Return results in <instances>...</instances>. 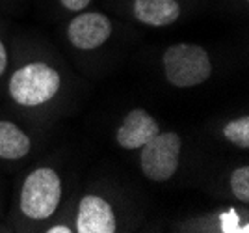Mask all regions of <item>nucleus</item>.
<instances>
[{
	"label": "nucleus",
	"instance_id": "obj_4",
	"mask_svg": "<svg viewBox=\"0 0 249 233\" xmlns=\"http://www.w3.org/2000/svg\"><path fill=\"white\" fill-rule=\"evenodd\" d=\"M140 149V166L143 175L155 183H164L171 179L178 170L182 138L173 131L158 133Z\"/></svg>",
	"mask_w": 249,
	"mask_h": 233
},
{
	"label": "nucleus",
	"instance_id": "obj_9",
	"mask_svg": "<svg viewBox=\"0 0 249 233\" xmlns=\"http://www.w3.org/2000/svg\"><path fill=\"white\" fill-rule=\"evenodd\" d=\"M32 149L30 136L19 125L8 119H0V159L21 160Z\"/></svg>",
	"mask_w": 249,
	"mask_h": 233
},
{
	"label": "nucleus",
	"instance_id": "obj_11",
	"mask_svg": "<svg viewBox=\"0 0 249 233\" xmlns=\"http://www.w3.org/2000/svg\"><path fill=\"white\" fill-rule=\"evenodd\" d=\"M231 191L234 194V198L242 203L249 201V168L248 166H240L232 172L231 175Z\"/></svg>",
	"mask_w": 249,
	"mask_h": 233
},
{
	"label": "nucleus",
	"instance_id": "obj_2",
	"mask_svg": "<svg viewBox=\"0 0 249 233\" xmlns=\"http://www.w3.org/2000/svg\"><path fill=\"white\" fill-rule=\"evenodd\" d=\"M62 88V77L49 64L34 62L19 67L11 75L10 90L11 99L21 106H39L56 97Z\"/></svg>",
	"mask_w": 249,
	"mask_h": 233
},
{
	"label": "nucleus",
	"instance_id": "obj_12",
	"mask_svg": "<svg viewBox=\"0 0 249 233\" xmlns=\"http://www.w3.org/2000/svg\"><path fill=\"white\" fill-rule=\"evenodd\" d=\"M89 2L91 0H60V4H62L65 10L69 11H82L86 6H89Z\"/></svg>",
	"mask_w": 249,
	"mask_h": 233
},
{
	"label": "nucleus",
	"instance_id": "obj_5",
	"mask_svg": "<svg viewBox=\"0 0 249 233\" xmlns=\"http://www.w3.org/2000/svg\"><path fill=\"white\" fill-rule=\"evenodd\" d=\"M112 21L99 11H86L76 15L67 26V39L80 51H93L112 36Z\"/></svg>",
	"mask_w": 249,
	"mask_h": 233
},
{
	"label": "nucleus",
	"instance_id": "obj_13",
	"mask_svg": "<svg viewBox=\"0 0 249 233\" xmlns=\"http://www.w3.org/2000/svg\"><path fill=\"white\" fill-rule=\"evenodd\" d=\"M6 67H8V51H6V45L0 39V77L6 73Z\"/></svg>",
	"mask_w": 249,
	"mask_h": 233
},
{
	"label": "nucleus",
	"instance_id": "obj_8",
	"mask_svg": "<svg viewBox=\"0 0 249 233\" xmlns=\"http://www.w3.org/2000/svg\"><path fill=\"white\" fill-rule=\"evenodd\" d=\"M132 13L142 24L160 28L178 21L180 6L177 0H134Z\"/></svg>",
	"mask_w": 249,
	"mask_h": 233
},
{
	"label": "nucleus",
	"instance_id": "obj_10",
	"mask_svg": "<svg viewBox=\"0 0 249 233\" xmlns=\"http://www.w3.org/2000/svg\"><path fill=\"white\" fill-rule=\"evenodd\" d=\"M223 136L231 144L238 146L242 149L249 148V116H240L236 119H231L223 127Z\"/></svg>",
	"mask_w": 249,
	"mask_h": 233
},
{
	"label": "nucleus",
	"instance_id": "obj_7",
	"mask_svg": "<svg viewBox=\"0 0 249 233\" xmlns=\"http://www.w3.org/2000/svg\"><path fill=\"white\" fill-rule=\"evenodd\" d=\"M158 133V121L145 108H132L115 131V142L123 149H140Z\"/></svg>",
	"mask_w": 249,
	"mask_h": 233
},
{
	"label": "nucleus",
	"instance_id": "obj_1",
	"mask_svg": "<svg viewBox=\"0 0 249 233\" xmlns=\"http://www.w3.org/2000/svg\"><path fill=\"white\" fill-rule=\"evenodd\" d=\"M164 75L175 88H194L207 82L212 75L208 51L196 43L169 45L162 56Z\"/></svg>",
	"mask_w": 249,
	"mask_h": 233
},
{
	"label": "nucleus",
	"instance_id": "obj_3",
	"mask_svg": "<svg viewBox=\"0 0 249 233\" xmlns=\"http://www.w3.org/2000/svg\"><path fill=\"white\" fill-rule=\"evenodd\" d=\"M62 179L49 166L36 168L26 175L21 189V211L26 218L41 222L51 218L62 201Z\"/></svg>",
	"mask_w": 249,
	"mask_h": 233
},
{
	"label": "nucleus",
	"instance_id": "obj_14",
	"mask_svg": "<svg viewBox=\"0 0 249 233\" xmlns=\"http://www.w3.org/2000/svg\"><path fill=\"white\" fill-rule=\"evenodd\" d=\"M71 232H73V230H69L67 226H60V224H58V226H51V228L47 230V233H71Z\"/></svg>",
	"mask_w": 249,
	"mask_h": 233
},
{
	"label": "nucleus",
	"instance_id": "obj_6",
	"mask_svg": "<svg viewBox=\"0 0 249 233\" xmlns=\"http://www.w3.org/2000/svg\"><path fill=\"white\" fill-rule=\"evenodd\" d=\"M117 230L114 207L101 196L88 194L78 203L76 232L78 233H114Z\"/></svg>",
	"mask_w": 249,
	"mask_h": 233
}]
</instances>
